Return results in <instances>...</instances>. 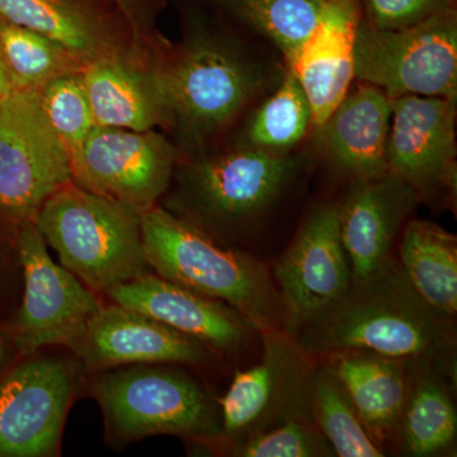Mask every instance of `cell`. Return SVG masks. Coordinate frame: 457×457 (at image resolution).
Returning a JSON list of instances; mask_svg holds the SVG:
<instances>
[{"instance_id": "1", "label": "cell", "mask_w": 457, "mask_h": 457, "mask_svg": "<svg viewBox=\"0 0 457 457\" xmlns=\"http://www.w3.org/2000/svg\"><path fill=\"white\" fill-rule=\"evenodd\" d=\"M295 338L312 359L371 352L392 359L427 361L442 374L455 378L453 319L418 295L393 257L369 278L351 282L342 299Z\"/></svg>"}, {"instance_id": "2", "label": "cell", "mask_w": 457, "mask_h": 457, "mask_svg": "<svg viewBox=\"0 0 457 457\" xmlns=\"http://www.w3.org/2000/svg\"><path fill=\"white\" fill-rule=\"evenodd\" d=\"M147 267L168 281L227 303L258 330H284L282 305L266 264L225 248L161 207L140 213Z\"/></svg>"}, {"instance_id": "3", "label": "cell", "mask_w": 457, "mask_h": 457, "mask_svg": "<svg viewBox=\"0 0 457 457\" xmlns=\"http://www.w3.org/2000/svg\"><path fill=\"white\" fill-rule=\"evenodd\" d=\"M62 267L104 294L146 273L140 213L73 182L57 189L36 216Z\"/></svg>"}, {"instance_id": "4", "label": "cell", "mask_w": 457, "mask_h": 457, "mask_svg": "<svg viewBox=\"0 0 457 457\" xmlns=\"http://www.w3.org/2000/svg\"><path fill=\"white\" fill-rule=\"evenodd\" d=\"M92 392L117 441L171 435L196 444H224L219 403L180 370L153 365L102 370Z\"/></svg>"}, {"instance_id": "5", "label": "cell", "mask_w": 457, "mask_h": 457, "mask_svg": "<svg viewBox=\"0 0 457 457\" xmlns=\"http://www.w3.org/2000/svg\"><path fill=\"white\" fill-rule=\"evenodd\" d=\"M354 77L389 98L422 96L456 101L455 5L402 29H376L361 17Z\"/></svg>"}, {"instance_id": "6", "label": "cell", "mask_w": 457, "mask_h": 457, "mask_svg": "<svg viewBox=\"0 0 457 457\" xmlns=\"http://www.w3.org/2000/svg\"><path fill=\"white\" fill-rule=\"evenodd\" d=\"M153 78L165 111L195 137L230 122L266 82L260 65L203 32L170 68Z\"/></svg>"}, {"instance_id": "7", "label": "cell", "mask_w": 457, "mask_h": 457, "mask_svg": "<svg viewBox=\"0 0 457 457\" xmlns=\"http://www.w3.org/2000/svg\"><path fill=\"white\" fill-rule=\"evenodd\" d=\"M303 156L245 147L192 167L185 177V201L209 234L237 233L258 220L302 173Z\"/></svg>"}, {"instance_id": "8", "label": "cell", "mask_w": 457, "mask_h": 457, "mask_svg": "<svg viewBox=\"0 0 457 457\" xmlns=\"http://www.w3.org/2000/svg\"><path fill=\"white\" fill-rule=\"evenodd\" d=\"M258 333L263 341L260 362L237 371L218 402L222 440L231 442L233 447L286 420H312V357L284 330Z\"/></svg>"}, {"instance_id": "9", "label": "cell", "mask_w": 457, "mask_h": 457, "mask_svg": "<svg viewBox=\"0 0 457 457\" xmlns=\"http://www.w3.org/2000/svg\"><path fill=\"white\" fill-rule=\"evenodd\" d=\"M69 182L68 153L42 110L38 89L16 87L0 102V210L35 221L45 201Z\"/></svg>"}, {"instance_id": "10", "label": "cell", "mask_w": 457, "mask_h": 457, "mask_svg": "<svg viewBox=\"0 0 457 457\" xmlns=\"http://www.w3.org/2000/svg\"><path fill=\"white\" fill-rule=\"evenodd\" d=\"M282 305L284 332L296 337L332 308L352 282L339 228V203L309 213L294 242L273 266Z\"/></svg>"}, {"instance_id": "11", "label": "cell", "mask_w": 457, "mask_h": 457, "mask_svg": "<svg viewBox=\"0 0 457 457\" xmlns=\"http://www.w3.org/2000/svg\"><path fill=\"white\" fill-rule=\"evenodd\" d=\"M176 150L156 132L95 126L71 161V182L139 213L170 186Z\"/></svg>"}, {"instance_id": "12", "label": "cell", "mask_w": 457, "mask_h": 457, "mask_svg": "<svg viewBox=\"0 0 457 457\" xmlns=\"http://www.w3.org/2000/svg\"><path fill=\"white\" fill-rule=\"evenodd\" d=\"M18 252L25 273V295L14 328L18 348L31 354L46 345L71 347L102 305L97 294L51 260L35 221L23 222Z\"/></svg>"}, {"instance_id": "13", "label": "cell", "mask_w": 457, "mask_h": 457, "mask_svg": "<svg viewBox=\"0 0 457 457\" xmlns=\"http://www.w3.org/2000/svg\"><path fill=\"white\" fill-rule=\"evenodd\" d=\"M71 363L38 357L0 381V456L46 457L59 453L75 394Z\"/></svg>"}, {"instance_id": "14", "label": "cell", "mask_w": 457, "mask_h": 457, "mask_svg": "<svg viewBox=\"0 0 457 457\" xmlns=\"http://www.w3.org/2000/svg\"><path fill=\"white\" fill-rule=\"evenodd\" d=\"M387 170L420 197L456 186V101L402 96L390 98Z\"/></svg>"}, {"instance_id": "15", "label": "cell", "mask_w": 457, "mask_h": 457, "mask_svg": "<svg viewBox=\"0 0 457 457\" xmlns=\"http://www.w3.org/2000/svg\"><path fill=\"white\" fill-rule=\"evenodd\" d=\"M69 348L93 371L159 363L198 365L210 359L204 343L116 303L99 306Z\"/></svg>"}, {"instance_id": "16", "label": "cell", "mask_w": 457, "mask_h": 457, "mask_svg": "<svg viewBox=\"0 0 457 457\" xmlns=\"http://www.w3.org/2000/svg\"><path fill=\"white\" fill-rule=\"evenodd\" d=\"M106 296L197 339L210 350L236 351L257 330L227 303L147 272L116 286Z\"/></svg>"}, {"instance_id": "17", "label": "cell", "mask_w": 457, "mask_h": 457, "mask_svg": "<svg viewBox=\"0 0 457 457\" xmlns=\"http://www.w3.org/2000/svg\"><path fill=\"white\" fill-rule=\"evenodd\" d=\"M418 200L416 189L390 173L353 180L339 203V228L352 282L369 278L393 257L396 234Z\"/></svg>"}, {"instance_id": "18", "label": "cell", "mask_w": 457, "mask_h": 457, "mask_svg": "<svg viewBox=\"0 0 457 457\" xmlns=\"http://www.w3.org/2000/svg\"><path fill=\"white\" fill-rule=\"evenodd\" d=\"M361 17L359 0H328L314 31L288 64L309 99L314 129L350 90Z\"/></svg>"}, {"instance_id": "19", "label": "cell", "mask_w": 457, "mask_h": 457, "mask_svg": "<svg viewBox=\"0 0 457 457\" xmlns=\"http://www.w3.org/2000/svg\"><path fill=\"white\" fill-rule=\"evenodd\" d=\"M392 106L383 90L363 83L347 93L332 114L315 129L318 145L337 170L353 180L389 173L386 147Z\"/></svg>"}, {"instance_id": "20", "label": "cell", "mask_w": 457, "mask_h": 457, "mask_svg": "<svg viewBox=\"0 0 457 457\" xmlns=\"http://www.w3.org/2000/svg\"><path fill=\"white\" fill-rule=\"evenodd\" d=\"M320 360L339 378L369 435L385 451L398 432L409 360L361 351L341 352Z\"/></svg>"}, {"instance_id": "21", "label": "cell", "mask_w": 457, "mask_h": 457, "mask_svg": "<svg viewBox=\"0 0 457 457\" xmlns=\"http://www.w3.org/2000/svg\"><path fill=\"white\" fill-rule=\"evenodd\" d=\"M80 74L96 126L149 131L167 112L153 75L146 79L114 55L93 60Z\"/></svg>"}, {"instance_id": "22", "label": "cell", "mask_w": 457, "mask_h": 457, "mask_svg": "<svg viewBox=\"0 0 457 457\" xmlns=\"http://www.w3.org/2000/svg\"><path fill=\"white\" fill-rule=\"evenodd\" d=\"M446 375L427 361H408V385L395 440L414 457L442 455L455 444L457 414Z\"/></svg>"}, {"instance_id": "23", "label": "cell", "mask_w": 457, "mask_h": 457, "mask_svg": "<svg viewBox=\"0 0 457 457\" xmlns=\"http://www.w3.org/2000/svg\"><path fill=\"white\" fill-rule=\"evenodd\" d=\"M0 18L40 33L86 64L114 55L106 17L90 0H0Z\"/></svg>"}, {"instance_id": "24", "label": "cell", "mask_w": 457, "mask_h": 457, "mask_svg": "<svg viewBox=\"0 0 457 457\" xmlns=\"http://www.w3.org/2000/svg\"><path fill=\"white\" fill-rule=\"evenodd\" d=\"M400 266L414 290L435 311L457 312L456 237L433 222H408L400 245Z\"/></svg>"}, {"instance_id": "25", "label": "cell", "mask_w": 457, "mask_h": 457, "mask_svg": "<svg viewBox=\"0 0 457 457\" xmlns=\"http://www.w3.org/2000/svg\"><path fill=\"white\" fill-rule=\"evenodd\" d=\"M225 16L272 42L287 65L318 25L328 0H210Z\"/></svg>"}, {"instance_id": "26", "label": "cell", "mask_w": 457, "mask_h": 457, "mask_svg": "<svg viewBox=\"0 0 457 457\" xmlns=\"http://www.w3.org/2000/svg\"><path fill=\"white\" fill-rule=\"evenodd\" d=\"M311 408L312 420L336 456H385V451L363 426L345 386L324 361L312 371Z\"/></svg>"}, {"instance_id": "27", "label": "cell", "mask_w": 457, "mask_h": 457, "mask_svg": "<svg viewBox=\"0 0 457 457\" xmlns=\"http://www.w3.org/2000/svg\"><path fill=\"white\" fill-rule=\"evenodd\" d=\"M0 62L14 86L33 89L62 75L80 73L87 65L50 38L2 18Z\"/></svg>"}, {"instance_id": "28", "label": "cell", "mask_w": 457, "mask_h": 457, "mask_svg": "<svg viewBox=\"0 0 457 457\" xmlns=\"http://www.w3.org/2000/svg\"><path fill=\"white\" fill-rule=\"evenodd\" d=\"M312 128V112L302 84L288 68L278 90L255 111L246 129L249 147L287 154Z\"/></svg>"}, {"instance_id": "29", "label": "cell", "mask_w": 457, "mask_h": 457, "mask_svg": "<svg viewBox=\"0 0 457 457\" xmlns=\"http://www.w3.org/2000/svg\"><path fill=\"white\" fill-rule=\"evenodd\" d=\"M80 73L55 78L38 89L42 110L62 140L69 163L96 126Z\"/></svg>"}, {"instance_id": "30", "label": "cell", "mask_w": 457, "mask_h": 457, "mask_svg": "<svg viewBox=\"0 0 457 457\" xmlns=\"http://www.w3.org/2000/svg\"><path fill=\"white\" fill-rule=\"evenodd\" d=\"M240 457H329L336 456L329 442L312 420H288L281 425L252 436L233 447Z\"/></svg>"}, {"instance_id": "31", "label": "cell", "mask_w": 457, "mask_h": 457, "mask_svg": "<svg viewBox=\"0 0 457 457\" xmlns=\"http://www.w3.org/2000/svg\"><path fill=\"white\" fill-rule=\"evenodd\" d=\"M361 16L376 29L416 26L433 14L455 5L453 0H359Z\"/></svg>"}, {"instance_id": "32", "label": "cell", "mask_w": 457, "mask_h": 457, "mask_svg": "<svg viewBox=\"0 0 457 457\" xmlns=\"http://www.w3.org/2000/svg\"><path fill=\"white\" fill-rule=\"evenodd\" d=\"M113 2L122 9L123 13H125L126 17L130 21L139 16L141 4H143L141 0H113Z\"/></svg>"}, {"instance_id": "33", "label": "cell", "mask_w": 457, "mask_h": 457, "mask_svg": "<svg viewBox=\"0 0 457 457\" xmlns=\"http://www.w3.org/2000/svg\"><path fill=\"white\" fill-rule=\"evenodd\" d=\"M14 88L16 86L12 82L4 65L0 62V102L4 101Z\"/></svg>"}, {"instance_id": "34", "label": "cell", "mask_w": 457, "mask_h": 457, "mask_svg": "<svg viewBox=\"0 0 457 457\" xmlns=\"http://www.w3.org/2000/svg\"><path fill=\"white\" fill-rule=\"evenodd\" d=\"M3 357H4V347H3L2 342H0V363H2Z\"/></svg>"}, {"instance_id": "35", "label": "cell", "mask_w": 457, "mask_h": 457, "mask_svg": "<svg viewBox=\"0 0 457 457\" xmlns=\"http://www.w3.org/2000/svg\"><path fill=\"white\" fill-rule=\"evenodd\" d=\"M453 2H456V0H453Z\"/></svg>"}]
</instances>
